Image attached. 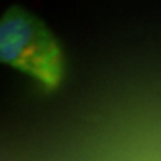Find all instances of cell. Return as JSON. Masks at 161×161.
I'll return each mask as SVG.
<instances>
[{
  "label": "cell",
  "instance_id": "6da1fadb",
  "mask_svg": "<svg viewBox=\"0 0 161 161\" xmlns=\"http://www.w3.org/2000/svg\"><path fill=\"white\" fill-rule=\"evenodd\" d=\"M2 59L47 88L63 79V52L50 31L22 9H13L2 20Z\"/></svg>",
  "mask_w": 161,
  "mask_h": 161
}]
</instances>
